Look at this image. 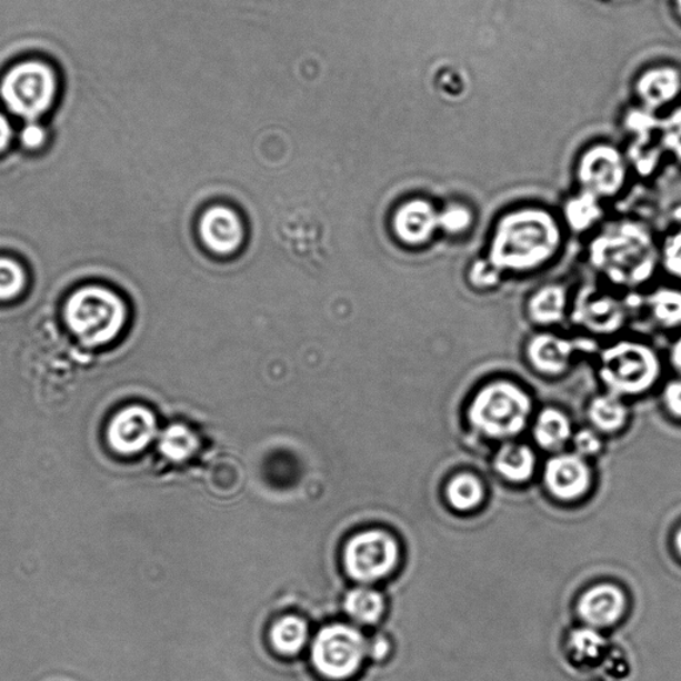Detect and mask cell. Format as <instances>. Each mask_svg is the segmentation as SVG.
Masks as SVG:
<instances>
[{"instance_id":"1","label":"cell","mask_w":681,"mask_h":681,"mask_svg":"<svg viewBox=\"0 0 681 681\" xmlns=\"http://www.w3.org/2000/svg\"><path fill=\"white\" fill-rule=\"evenodd\" d=\"M565 234L558 212L537 202H524L498 214L482 254L505 278L535 274L561 256Z\"/></svg>"},{"instance_id":"2","label":"cell","mask_w":681,"mask_h":681,"mask_svg":"<svg viewBox=\"0 0 681 681\" xmlns=\"http://www.w3.org/2000/svg\"><path fill=\"white\" fill-rule=\"evenodd\" d=\"M585 261L597 281L623 294H640L660 269V244L642 220H605L589 236Z\"/></svg>"},{"instance_id":"3","label":"cell","mask_w":681,"mask_h":681,"mask_svg":"<svg viewBox=\"0 0 681 681\" xmlns=\"http://www.w3.org/2000/svg\"><path fill=\"white\" fill-rule=\"evenodd\" d=\"M662 375V357L650 342L637 337L620 336L607 341L595 355L600 385L624 400L649 393Z\"/></svg>"},{"instance_id":"4","label":"cell","mask_w":681,"mask_h":681,"mask_svg":"<svg viewBox=\"0 0 681 681\" xmlns=\"http://www.w3.org/2000/svg\"><path fill=\"white\" fill-rule=\"evenodd\" d=\"M534 410L529 390L521 382L498 375L474 391L468 417L475 430L491 438L514 437L528 427Z\"/></svg>"},{"instance_id":"5","label":"cell","mask_w":681,"mask_h":681,"mask_svg":"<svg viewBox=\"0 0 681 681\" xmlns=\"http://www.w3.org/2000/svg\"><path fill=\"white\" fill-rule=\"evenodd\" d=\"M128 317L120 297L103 287H86L73 292L64 307L66 326L87 348L108 345L117 340Z\"/></svg>"},{"instance_id":"6","label":"cell","mask_w":681,"mask_h":681,"mask_svg":"<svg viewBox=\"0 0 681 681\" xmlns=\"http://www.w3.org/2000/svg\"><path fill=\"white\" fill-rule=\"evenodd\" d=\"M638 294H623L602 282H585L572 293L570 326L589 339L613 340L622 336L637 310Z\"/></svg>"},{"instance_id":"7","label":"cell","mask_w":681,"mask_h":681,"mask_svg":"<svg viewBox=\"0 0 681 681\" xmlns=\"http://www.w3.org/2000/svg\"><path fill=\"white\" fill-rule=\"evenodd\" d=\"M598 341L581 334L568 336L558 330H535L525 339L522 355L532 373L541 379L568 377L584 357L597 355Z\"/></svg>"},{"instance_id":"8","label":"cell","mask_w":681,"mask_h":681,"mask_svg":"<svg viewBox=\"0 0 681 681\" xmlns=\"http://www.w3.org/2000/svg\"><path fill=\"white\" fill-rule=\"evenodd\" d=\"M57 96L56 73L39 62L19 64L7 73L0 86V97L17 117L38 121L50 110Z\"/></svg>"},{"instance_id":"9","label":"cell","mask_w":681,"mask_h":681,"mask_svg":"<svg viewBox=\"0 0 681 681\" xmlns=\"http://www.w3.org/2000/svg\"><path fill=\"white\" fill-rule=\"evenodd\" d=\"M632 168L623 151L610 143L587 147L579 154L574 178L577 190L609 202L625 191Z\"/></svg>"},{"instance_id":"10","label":"cell","mask_w":681,"mask_h":681,"mask_svg":"<svg viewBox=\"0 0 681 681\" xmlns=\"http://www.w3.org/2000/svg\"><path fill=\"white\" fill-rule=\"evenodd\" d=\"M365 640L352 627L334 624L323 629L313 644V663L323 677L342 680L360 669Z\"/></svg>"},{"instance_id":"11","label":"cell","mask_w":681,"mask_h":681,"mask_svg":"<svg viewBox=\"0 0 681 681\" xmlns=\"http://www.w3.org/2000/svg\"><path fill=\"white\" fill-rule=\"evenodd\" d=\"M343 561L348 574L355 581H379L394 570L398 563V544L387 532H362L350 539Z\"/></svg>"},{"instance_id":"12","label":"cell","mask_w":681,"mask_h":681,"mask_svg":"<svg viewBox=\"0 0 681 681\" xmlns=\"http://www.w3.org/2000/svg\"><path fill=\"white\" fill-rule=\"evenodd\" d=\"M624 124L631 134V144L625 154L632 171L640 177H650L657 170L662 153V146L653 144V140L659 138L660 120L655 112L639 107L627 113Z\"/></svg>"},{"instance_id":"13","label":"cell","mask_w":681,"mask_h":681,"mask_svg":"<svg viewBox=\"0 0 681 681\" xmlns=\"http://www.w3.org/2000/svg\"><path fill=\"white\" fill-rule=\"evenodd\" d=\"M572 292L561 281L544 282L524 300V319L535 330H558L570 322Z\"/></svg>"},{"instance_id":"14","label":"cell","mask_w":681,"mask_h":681,"mask_svg":"<svg viewBox=\"0 0 681 681\" xmlns=\"http://www.w3.org/2000/svg\"><path fill=\"white\" fill-rule=\"evenodd\" d=\"M157 430V418L150 410L141 407L127 408L110 423L108 442L120 454H137L150 444Z\"/></svg>"},{"instance_id":"15","label":"cell","mask_w":681,"mask_h":681,"mask_svg":"<svg viewBox=\"0 0 681 681\" xmlns=\"http://www.w3.org/2000/svg\"><path fill=\"white\" fill-rule=\"evenodd\" d=\"M398 238L409 246L428 244L441 233L440 208L424 199H414L398 209L394 218Z\"/></svg>"},{"instance_id":"16","label":"cell","mask_w":681,"mask_h":681,"mask_svg":"<svg viewBox=\"0 0 681 681\" xmlns=\"http://www.w3.org/2000/svg\"><path fill=\"white\" fill-rule=\"evenodd\" d=\"M605 202L589 192L575 190L562 202L558 214L565 232L591 236L605 222Z\"/></svg>"},{"instance_id":"17","label":"cell","mask_w":681,"mask_h":681,"mask_svg":"<svg viewBox=\"0 0 681 681\" xmlns=\"http://www.w3.org/2000/svg\"><path fill=\"white\" fill-rule=\"evenodd\" d=\"M200 233L207 247L220 254L233 253L244 238V229L232 209L214 207L202 216Z\"/></svg>"},{"instance_id":"18","label":"cell","mask_w":681,"mask_h":681,"mask_svg":"<svg viewBox=\"0 0 681 681\" xmlns=\"http://www.w3.org/2000/svg\"><path fill=\"white\" fill-rule=\"evenodd\" d=\"M590 470L577 455H561L551 460L545 469V483L558 498L577 499L590 488Z\"/></svg>"},{"instance_id":"19","label":"cell","mask_w":681,"mask_h":681,"mask_svg":"<svg viewBox=\"0 0 681 681\" xmlns=\"http://www.w3.org/2000/svg\"><path fill=\"white\" fill-rule=\"evenodd\" d=\"M640 107L652 112L670 104L681 91V76L675 67L659 66L647 70L635 84Z\"/></svg>"},{"instance_id":"20","label":"cell","mask_w":681,"mask_h":681,"mask_svg":"<svg viewBox=\"0 0 681 681\" xmlns=\"http://www.w3.org/2000/svg\"><path fill=\"white\" fill-rule=\"evenodd\" d=\"M624 603L623 592L617 587H593L579 602V615L593 627L611 625L622 617Z\"/></svg>"},{"instance_id":"21","label":"cell","mask_w":681,"mask_h":681,"mask_svg":"<svg viewBox=\"0 0 681 681\" xmlns=\"http://www.w3.org/2000/svg\"><path fill=\"white\" fill-rule=\"evenodd\" d=\"M637 310L649 317L652 326L660 329L681 327V291L677 288L659 287L649 293L637 296Z\"/></svg>"},{"instance_id":"22","label":"cell","mask_w":681,"mask_h":681,"mask_svg":"<svg viewBox=\"0 0 681 681\" xmlns=\"http://www.w3.org/2000/svg\"><path fill=\"white\" fill-rule=\"evenodd\" d=\"M587 417L598 430L612 433L622 429L629 420V407L624 398L603 390L602 393L591 398L587 407Z\"/></svg>"},{"instance_id":"23","label":"cell","mask_w":681,"mask_h":681,"mask_svg":"<svg viewBox=\"0 0 681 681\" xmlns=\"http://www.w3.org/2000/svg\"><path fill=\"white\" fill-rule=\"evenodd\" d=\"M534 435L544 449L562 448L571 435L569 417L557 408L543 409L537 417Z\"/></svg>"},{"instance_id":"24","label":"cell","mask_w":681,"mask_h":681,"mask_svg":"<svg viewBox=\"0 0 681 681\" xmlns=\"http://www.w3.org/2000/svg\"><path fill=\"white\" fill-rule=\"evenodd\" d=\"M535 458L525 447L509 444L497 457L495 468L503 477L512 482L528 481L534 471Z\"/></svg>"},{"instance_id":"25","label":"cell","mask_w":681,"mask_h":681,"mask_svg":"<svg viewBox=\"0 0 681 681\" xmlns=\"http://www.w3.org/2000/svg\"><path fill=\"white\" fill-rule=\"evenodd\" d=\"M308 638V625L302 619L287 617L273 625L271 632L274 649L284 655H296Z\"/></svg>"},{"instance_id":"26","label":"cell","mask_w":681,"mask_h":681,"mask_svg":"<svg viewBox=\"0 0 681 681\" xmlns=\"http://www.w3.org/2000/svg\"><path fill=\"white\" fill-rule=\"evenodd\" d=\"M161 454L173 462H184L196 453L199 448L198 438L183 424L168 428L161 435L159 443Z\"/></svg>"},{"instance_id":"27","label":"cell","mask_w":681,"mask_h":681,"mask_svg":"<svg viewBox=\"0 0 681 681\" xmlns=\"http://www.w3.org/2000/svg\"><path fill=\"white\" fill-rule=\"evenodd\" d=\"M475 222L474 209L467 202L449 201L440 208L441 233L450 239H461L473 229Z\"/></svg>"},{"instance_id":"28","label":"cell","mask_w":681,"mask_h":681,"mask_svg":"<svg viewBox=\"0 0 681 681\" xmlns=\"http://www.w3.org/2000/svg\"><path fill=\"white\" fill-rule=\"evenodd\" d=\"M464 279L471 291L492 293L498 291L508 278L492 264L487 256L481 254L469 262Z\"/></svg>"},{"instance_id":"29","label":"cell","mask_w":681,"mask_h":681,"mask_svg":"<svg viewBox=\"0 0 681 681\" xmlns=\"http://www.w3.org/2000/svg\"><path fill=\"white\" fill-rule=\"evenodd\" d=\"M345 610L357 622L374 624L382 617L385 603L379 592L359 589L348 593Z\"/></svg>"},{"instance_id":"30","label":"cell","mask_w":681,"mask_h":681,"mask_svg":"<svg viewBox=\"0 0 681 681\" xmlns=\"http://www.w3.org/2000/svg\"><path fill=\"white\" fill-rule=\"evenodd\" d=\"M448 498L454 509L468 511L482 502L483 488L473 475H458L449 484Z\"/></svg>"},{"instance_id":"31","label":"cell","mask_w":681,"mask_h":681,"mask_svg":"<svg viewBox=\"0 0 681 681\" xmlns=\"http://www.w3.org/2000/svg\"><path fill=\"white\" fill-rule=\"evenodd\" d=\"M26 273L18 261L0 258V301H10L23 292Z\"/></svg>"},{"instance_id":"32","label":"cell","mask_w":681,"mask_h":681,"mask_svg":"<svg viewBox=\"0 0 681 681\" xmlns=\"http://www.w3.org/2000/svg\"><path fill=\"white\" fill-rule=\"evenodd\" d=\"M659 141L664 151L681 161V107L660 120Z\"/></svg>"},{"instance_id":"33","label":"cell","mask_w":681,"mask_h":681,"mask_svg":"<svg viewBox=\"0 0 681 681\" xmlns=\"http://www.w3.org/2000/svg\"><path fill=\"white\" fill-rule=\"evenodd\" d=\"M660 268L681 281V229L667 236L660 244Z\"/></svg>"},{"instance_id":"34","label":"cell","mask_w":681,"mask_h":681,"mask_svg":"<svg viewBox=\"0 0 681 681\" xmlns=\"http://www.w3.org/2000/svg\"><path fill=\"white\" fill-rule=\"evenodd\" d=\"M571 647L579 658L599 657L604 647V639L593 630H579L571 637Z\"/></svg>"},{"instance_id":"35","label":"cell","mask_w":681,"mask_h":681,"mask_svg":"<svg viewBox=\"0 0 681 681\" xmlns=\"http://www.w3.org/2000/svg\"><path fill=\"white\" fill-rule=\"evenodd\" d=\"M663 403L672 415L681 418V377L665 383Z\"/></svg>"},{"instance_id":"36","label":"cell","mask_w":681,"mask_h":681,"mask_svg":"<svg viewBox=\"0 0 681 681\" xmlns=\"http://www.w3.org/2000/svg\"><path fill=\"white\" fill-rule=\"evenodd\" d=\"M47 132L44 128L37 123V121H30L20 132V141L29 150H38L46 143Z\"/></svg>"},{"instance_id":"37","label":"cell","mask_w":681,"mask_h":681,"mask_svg":"<svg viewBox=\"0 0 681 681\" xmlns=\"http://www.w3.org/2000/svg\"><path fill=\"white\" fill-rule=\"evenodd\" d=\"M574 444L579 453L584 455L595 454L602 448L599 438L590 430H583L581 433H578Z\"/></svg>"},{"instance_id":"38","label":"cell","mask_w":681,"mask_h":681,"mask_svg":"<svg viewBox=\"0 0 681 681\" xmlns=\"http://www.w3.org/2000/svg\"><path fill=\"white\" fill-rule=\"evenodd\" d=\"M12 139V128L10 121L0 113V152L10 146Z\"/></svg>"},{"instance_id":"39","label":"cell","mask_w":681,"mask_h":681,"mask_svg":"<svg viewBox=\"0 0 681 681\" xmlns=\"http://www.w3.org/2000/svg\"><path fill=\"white\" fill-rule=\"evenodd\" d=\"M670 365L681 377V334L672 342L669 353Z\"/></svg>"},{"instance_id":"40","label":"cell","mask_w":681,"mask_h":681,"mask_svg":"<svg viewBox=\"0 0 681 681\" xmlns=\"http://www.w3.org/2000/svg\"><path fill=\"white\" fill-rule=\"evenodd\" d=\"M388 652V643L385 640H381V642L377 643V649L374 650V657L382 658Z\"/></svg>"},{"instance_id":"41","label":"cell","mask_w":681,"mask_h":681,"mask_svg":"<svg viewBox=\"0 0 681 681\" xmlns=\"http://www.w3.org/2000/svg\"><path fill=\"white\" fill-rule=\"evenodd\" d=\"M677 544H678L679 552L681 554V530L679 531V534L677 538Z\"/></svg>"},{"instance_id":"42","label":"cell","mask_w":681,"mask_h":681,"mask_svg":"<svg viewBox=\"0 0 681 681\" xmlns=\"http://www.w3.org/2000/svg\"><path fill=\"white\" fill-rule=\"evenodd\" d=\"M677 9H678L679 16L681 17V0H677Z\"/></svg>"}]
</instances>
